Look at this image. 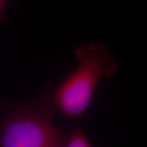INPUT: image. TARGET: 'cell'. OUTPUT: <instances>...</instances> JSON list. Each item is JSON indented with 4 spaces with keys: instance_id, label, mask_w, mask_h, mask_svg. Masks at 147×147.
I'll use <instances>...</instances> for the list:
<instances>
[{
    "instance_id": "obj_1",
    "label": "cell",
    "mask_w": 147,
    "mask_h": 147,
    "mask_svg": "<svg viewBox=\"0 0 147 147\" xmlns=\"http://www.w3.org/2000/svg\"><path fill=\"white\" fill-rule=\"evenodd\" d=\"M75 56L78 67L55 92L57 110L73 119L80 118L89 108L101 79L111 78L118 67L102 42H89L78 48Z\"/></svg>"
},
{
    "instance_id": "obj_2",
    "label": "cell",
    "mask_w": 147,
    "mask_h": 147,
    "mask_svg": "<svg viewBox=\"0 0 147 147\" xmlns=\"http://www.w3.org/2000/svg\"><path fill=\"white\" fill-rule=\"evenodd\" d=\"M55 90L36 102L21 106L1 120V147L67 146L68 138L53 125Z\"/></svg>"
},
{
    "instance_id": "obj_3",
    "label": "cell",
    "mask_w": 147,
    "mask_h": 147,
    "mask_svg": "<svg viewBox=\"0 0 147 147\" xmlns=\"http://www.w3.org/2000/svg\"><path fill=\"white\" fill-rule=\"evenodd\" d=\"M91 143L84 135L80 127H78L72 134L67 141V147H89Z\"/></svg>"
},
{
    "instance_id": "obj_4",
    "label": "cell",
    "mask_w": 147,
    "mask_h": 147,
    "mask_svg": "<svg viewBox=\"0 0 147 147\" xmlns=\"http://www.w3.org/2000/svg\"><path fill=\"white\" fill-rule=\"evenodd\" d=\"M8 5V0H0V12H1V21L4 19L5 9Z\"/></svg>"
}]
</instances>
